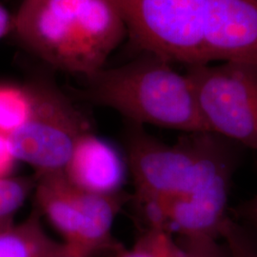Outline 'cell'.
<instances>
[{
	"instance_id": "cell-1",
	"label": "cell",
	"mask_w": 257,
	"mask_h": 257,
	"mask_svg": "<svg viewBox=\"0 0 257 257\" xmlns=\"http://www.w3.org/2000/svg\"><path fill=\"white\" fill-rule=\"evenodd\" d=\"M130 131L127 160L140 210L170 204L177 233L220 238L237 145L211 132L187 133L170 145L141 125Z\"/></svg>"
},
{
	"instance_id": "cell-2",
	"label": "cell",
	"mask_w": 257,
	"mask_h": 257,
	"mask_svg": "<svg viewBox=\"0 0 257 257\" xmlns=\"http://www.w3.org/2000/svg\"><path fill=\"white\" fill-rule=\"evenodd\" d=\"M12 33L47 64L84 77L104 68L128 34L114 0H22Z\"/></svg>"
},
{
	"instance_id": "cell-3",
	"label": "cell",
	"mask_w": 257,
	"mask_h": 257,
	"mask_svg": "<svg viewBox=\"0 0 257 257\" xmlns=\"http://www.w3.org/2000/svg\"><path fill=\"white\" fill-rule=\"evenodd\" d=\"M150 53L116 68L85 76L91 101L118 111L131 123L154 125L184 134L209 132L187 74Z\"/></svg>"
},
{
	"instance_id": "cell-4",
	"label": "cell",
	"mask_w": 257,
	"mask_h": 257,
	"mask_svg": "<svg viewBox=\"0 0 257 257\" xmlns=\"http://www.w3.org/2000/svg\"><path fill=\"white\" fill-rule=\"evenodd\" d=\"M186 74L209 132L257 154V65H194Z\"/></svg>"
},
{
	"instance_id": "cell-5",
	"label": "cell",
	"mask_w": 257,
	"mask_h": 257,
	"mask_svg": "<svg viewBox=\"0 0 257 257\" xmlns=\"http://www.w3.org/2000/svg\"><path fill=\"white\" fill-rule=\"evenodd\" d=\"M143 53L186 67L207 64L206 0H114Z\"/></svg>"
},
{
	"instance_id": "cell-6",
	"label": "cell",
	"mask_w": 257,
	"mask_h": 257,
	"mask_svg": "<svg viewBox=\"0 0 257 257\" xmlns=\"http://www.w3.org/2000/svg\"><path fill=\"white\" fill-rule=\"evenodd\" d=\"M29 84L34 96L31 116L9 136L15 156L39 175L64 172L76 143L91 132L90 123L54 84L41 79Z\"/></svg>"
},
{
	"instance_id": "cell-7",
	"label": "cell",
	"mask_w": 257,
	"mask_h": 257,
	"mask_svg": "<svg viewBox=\"0 0 257 257\" xmlns=\"http://www.w3.org/2000/svg\"><path fill=\"white\" fill-rule=\"evenodd\" d=\"M37 210L44 214L74 253L91 257L110 242L122 195L83 191L64 172L40 175L35 185Z\"/></svg>"
},
{
	"instance_id": "cell-8",
	"label": "cell",
	"mask_w": 257,
	"mask_h": 257,
	"mask_svg": "<svg viewBox=\"0 0 257 257\" xmlns=\"http://www.w3.org/2000/svg\"><path fill=\"white\" fill-rule=\"evenodd\" d=\"M205 54L207 64L257 65V0H206Z\"/></svg>"
},
{
	"instance_id": "cell-9",
	"label": "cell",
	"mask_w": 257,
	"mask_h": 257,
	"mask_svg": "<svg viewBox=\"0 0 257 257\" xmlns=\"http://www.w3.org/2000/svg\"><path fill=\"white\" fill-rule=\"evenodd\" d=\"M64 174L83 191L112 195L125 181L126 166L115 148L89 132L76 143Z\"/></svg>"
},
{
	"instance_id": "cell-10",
	"label": "cell",
	"mask_w": 257,
	"mask_h": 257,
	"mask_svg": "<svg viewBox=\"0 0 257 257\" xmlns=\"http://www.w3.org/2000/svg\"><path fill=\"white\" fill-rule=\"evenodd\" d=\"M61 246L47 234L37 209L19 224L0 229V257H50Z\"/></svg>"
},
{
	"instance_id": "cell-11",
	"label": "cell",
	"mask_w": 257,
	"mask_h": 257,
	"mask_svg": "<svg viewBox=\"0 0 257 257\" xmlns=\"http://www.w3.org/2000/svg\"><path fill=\"white\" fill-rule=\"evenodd\" d=\"M33 105L29 83L0 82V133L9 137L21 128L30 118Z\"/></svg>"
},
{
	"instance_id": "cell-12",
	"label": "cell",
	"mask_w": 257,
	"mask_h": 257,
	"mask_svg": "<svg viewBox=\"0 0 257 257\" xmlns=\"http://www.w3.org/2000/svg\"><path fill=\"white\" fill-rule=\"evenodd\" d=\"M36 182L28 177L0 179V229L13 223V216L23 205Z\"/></svg>"
},
{
	"instance_id": "cell-13",
	"label": "cell",
	"mask_w": 257,
	"mask_h": 257,
	"mask_svg": "<svg viewBox=\"0 0 257 257\" xmlns=\"http://www.w3.org/2000/svg\"><path fill=\"white\" fill-rule=\"evenodd\" d=\"M218 240L210 236L178 237L166 257H230Z\"/></svg>"
},
{
	"instance_id": "cell-14",
	"label": "cell",
	"mask_w": 257,
	"mask_h": 257,
	"mask_svg": "<svg viewBox=\"0 0 257 257\" xmlns=\"http://www.w3.org/2000/svg\"><path fill=\"white\" fill-rule=\"evenodd\" d=\"M175 240L165 230L148 229L135 246L119 257H166L175 246Z\"/></svg>"
},
{
	"instance_id": "cell-15",
	"label": "cell",
	"mask_w": 257,
	"mask_h": 257,
	"mask_svg": "<svg viewBox=\"0 0 257 257\" xmlns=\"http://www.w3.org/2000/svg\"><path fill=\"white\" fill-rule=\"evenodd\" d=\"M220 239L230 257H257V246L248 231L231 216H228L220 230Z\"/></svg>"
},
{
	"instance_id": "cell-16",
	"label": "cell",
	"mask_w": 257,
	"mask_h": 257,
	"mask_svg": "<svg viewBox=\"0 0 257 257\" xmlns=\"http://www.w3.org/2000/svg\"><path fill=\"white\" fill-rule=\"evenodd\" d=\"M17 161L9 137L0 133V179L11 176Z\"/></svg>"
},
{
	"instance_id": "cell-17",
	"label": "cell",
	"mask_w": 257,
	"mask_h": 257,
	"mask_svg": "<svg viewBox=\"0 0 257 257\" xmlns=\"http://www.w3.org/2000/svg\"><path fill=\"white\" fill-rule=\"evenodd\" d=\"M233 214L241 220L257 217V193L252 198L238 206L233 211Z\"/></svg>"
},
{
	"instance_id": "cell-18",
	"label": "cell",
	"mask_w": 257,
	"mask_h": 257,
	"mask_svg": "<svg viewBox=\"0 0 257 257\" xmlns=\"http://www.w3.org/2000/svg\"><path fill=\"white\" fill-rule=\"evenodd\" d=\"M14 16L0 3V39L13 32Z\"/></svg>"
},
{
	"instance_id": "cell-19",
	"label": "cell",
	"mask_w": 257,
	"mask_h": 257,
	"mask_svg": "<svg viewBox=\"0 0 257 257\" xmlns=\"http://www.w3.org/2000/svg\"><path fill=\"white\" fill-rule=\"evenodd\" d=\"M50 257H82L76 253H74V251H72L70 248H68L64 243H62L61 248H59L55 253H54L52 256Z\"/></svg>"
},
{
	"instance_id": "cell-20",
	"label": "cell",
	"mask_w": 257,
	"mask_h": 257,
	"mask_svg": "<svg viewBox=\"0 0 257 257\" xmlns=\"http://www.w3.org/2000/svg\"><path fill=\"white\" fill-rule=\"evenodd\" d=\"M245 222H248L249 225H251L257 230V217H250L248 219H245Z\"/></svg>"
}]
</instances>
